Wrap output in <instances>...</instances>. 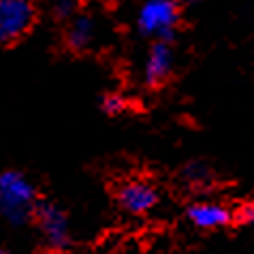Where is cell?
<instances>
[{"mask_svg": "<svg viewBox=\"0 0 254 254\" xmlns=\"http://www.w3.org/2000/svg\"><path fill=\"white\" fill-rule=\"evenodd\" d=\"M235 222L244 224V227H254V201L244 203V205L235 211Z\"/></svg>", "mask_w": 254, "mask_h": 254, "instance_id": "7c38bea8", "label": "cell"}, {"mask_svg": "<svg viewBox=\"0 0 254 254\" xmlns=\"http://www.w3.org/2000/svg\"><path fill=\"white\" fill-rule=\"evenodd\" d=\"M175 2H180V4H182V2H184V4H190V2H194V0H175Z\"/></svg>", "mask_w": 254, "mask_h": 254, "instance_id": "4fadbf2b", "label": "cell"}, {"mask_svg": "<svg viewBox=\"0 0 254 254\" xmlns=\"http://www.w3.org/2000/svg\"><path fill=\"white\" fill-rule=\"evenodd\" d=\"M98 37V24L94 17L90 15H75L68 22L64 41L70 52H86L94 45V41Z\"/></svg>", "mask_w": 254, "mask_h": 254, "instance_id": "ba28073f", "label": "cell"}, {"mask_svg": "<svg viewBox=\"0 0 254 254\" xmlns=\"http://www.w3.org/2000/svg\"><path fill=\"white\" fill-rule=\"evenodd\" d=\"M77 9V0H52V11L58 19H73Z\"/></svg>", "mask_w": 254, "mask_h": 254, "instance_id": "8fae6325", "label": "cell"}, {"mask_svg": "<svg viewBox=\"0 0 254 254\" xmlns=\"http://www.w3.org/2000/svg\"><path fill=\"white\" fill-rule=\"evenodd\" d=\"M182 180L190 188H205L211 184V171L205 162H188L182 169Z\"/></svg>", "mask_w": 254, "mask_h": 254, "instance_id": "9c48e42d", "label": "cell"}, {"mask_svg": "<svg viewBox=\"0 0 254 254\" xmlns=\"http://www.w3.org/2000/svg\"><path fill=\"white\" fill-rule=\"evenodd\" d=\"M173 70V49L169 43H154L145 56L143 79L147 86H160L169 79Z\"/></svg>", "mask_w": 254, "mask_h": 254, "instance_id": "52a82bcc", "label": "cell"}, {"mask_svg": "<svg viewBox=\"0 0 254 254\" xmlns=\"http://www.w3.org/2000/svg\"><path fill=\"white\" fill-rule=\"evenodd\" d=\"M158 190L147 180H126L116 190V201L126 214L130 216H145L158 205Z\"/></svg>", "mask_w": 254, "mask_h": 254, "instance_id": "5b68a950", "label": "cell"}, {"mask_svg": "<svg viewBox=\"0 0 254 254\" xmlns=\"http://www.w3.org/2000/svg\"><path fill=\"white\" fill-rule=\"evenodd\" d=\"M34 220L43 235V242L52 250H66L70 246V227L68 218L56 203L41 201L34 211Z\"/></svg>", "mask_w": 254, "mask_h": 254, "instance_id": "277c9868", "label": "cell"}, {"mask_svg": "<svg viewBox=\"0 0 254 254\" xmlns=\"http://www.w3.org/2000/svg\"><path fill=\"white\" fill-rule=\"evenodd\" d=\"M37 9L32 0H0V45H13L32 30Z\"/></svg>", "mask_w": 254, "mask_h": 254, "instance_id": "3957f363", "label": "cell"}, {"mask_svg": "<svg viewBox=\"0 0 254 254\" xmlns=\"http://www.w3.org/2000/svg\"><path fill=\"white\" fill-rule=\"evenodd\" d=\"M186 218L192 227L201 231H214V229H224L235 220V211H231L224 203L218 201H196L188 205Z\"/></svg>", "mask_w": 254, "mask_h": 254, "instance_id": "8992f818", "label": "cell"}, {"mask_svg": "<svg viewBox=\"0 0 254 254\" xmlns=\"http://www.w3.org/2000/svg\"><path fill=\"white\" fill-rule=\"evenodd\" d=\"M0 254H6V252H4V250H0Z\"/></svg>", "mask_w": 254, "mask_h": 254, "instance_id": "5bb4252c", "label": "cell"}, {"mask_svg": "<svg viewBox=\"0 0 254 254\" xmlns=\"http://www.w3.org/2000/svg\"><path fill=\"white\" fill-rule=\"evenodd\" d=\"M101 109H103V114H107V116H120L126 111V101L116 92L105 94L103 101H101Z\"/></svg>", "mask_w": 254, "mask_h": 254, "instance_id": "30bf717a", "label": "cell"}, {"mask_svg": "<svg viewBox=\"0 0 254 254\" xmlns=\"http://www.w3.org/2000/svg\"><path fill=\"white\" fill-rule=\"evenodd\" d=\"M37 188L24 173L2 171L0 173V216L9 224H26L37 211Z\"/></svg>", "mask_w": 254, "mask_h": 254, "instance_id": "6da1fadb", "label": "cell"}, {"mask_svg": "<svg viewBox=\"0 0 254 254\" xmlns=\"http://www.w3.org/2000/svg\"><path fill=\"white\" fill-rule=\"evenodd\" d=\"M180 24V2L175 0H145L137 13V28L156 43H169Z\"/></svg>", "mask_w": 254, "mask_h": 254, "instance_id": "7a4b0ae2", "label": "cell"}]
</instances>
